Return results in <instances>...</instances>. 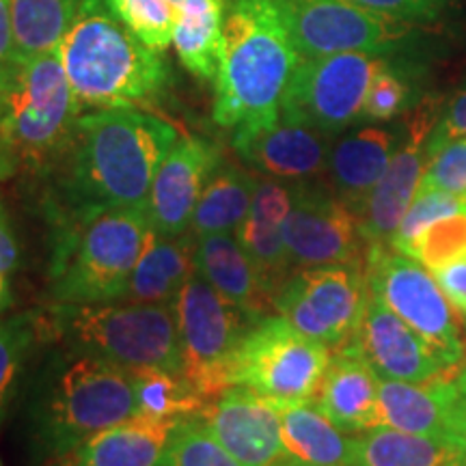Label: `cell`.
<instances>
[{
  "label": "cell",
  "instance_id": "cell-1",
  "mask_svg": "<svg viewBox=\"0 0 466 466\" xmlns=\"http://www.w3.org/2000/svg\"><path fill=\"white\" fill-rule=\"evenodd\" d=\"M177 141V127L143 108L80 115L67 154L44 179L50 242L108 209L147 208L156 173Z\"/></svg>",
  "mask_w": 466,
  "mask_h": 466
},
{
  "label": "cell",
  "instance_id": "cell-2",
  "mask_svg": "<svg viewBox=\"0 0 466 466\" xmlns=\"http://www.w3.org/2000/svg\"><path fill=\"white\" fill-rule=\"evenodd\" d=\"M138 415L132 371L58 348L31 382L26 404L33 453L61 462L102 430Z\"/></svg>",
  "mask_w": 466,
  "mask_h": 466
},
{
  "label": "cell",
  "instance_id": "cell-3",
  "mask_svg": "<svg viewBox=\"0 0 466 466\" xmlns=\"http://www.w3.org/2000/svg\"><path fill=\"white\" fill-rule=\"evenodd\" d=\"M56 55L83 113L151 106L171 85V67L162 52L127 31L106 0L80 3Z\"/></svg>",
  "mask_w": 466,
  "mask_h": 466
},
{
  "label": "cell",
  "instance_id": "cell-4",
  "mask_svg": "<svg viewBox=\"0 0 466 466\" xmlns=\"http://www.w3.org/2000/svg\"><path fill=\"white\" fill-rule=\"evenodd\" d=\"M80 115L56 52L0 66V182H44L67 154Z\"/></svg>",
  "mask_w": 466,
  "mask_h": 466
},
{
  "label": "cell",
  "instance_id": "cell-5",
  "mask_svg": "<svg viewBox=\"0 0 466 466\" xmlns=\"http://www.w3.org/2000/svg\"><path fill=\"white\" fill-rule=\"evenodd\" d=\"M299 63V50L272 0H227L214 121L233 130L279 119Z\"/></svg>",
  "mask_w": 466,
  "mask_h": 466
},
{
  "label": "cell",
  "instance_id": "cell-6",
  "mask_svg": "<svg viewBox=\"0 0 466 466\" xmlns=\"http://www.w3.org/2000/svg\"><path fill=\"white\" fill-rule=\"evenodd\" d=\"M39 339L56 341L74 352L91 354L124 370H162L184 374L173 305L97 302L52 305L35 313Z\"/></svg>",
  "mask_w": 466,
  "mask_h": 466
},
{
  "label": "cell",
  "instance_id": "cell-7",
  "mask_svg": "<svg viewBox=\"0 0 466 466\" xmlns=\"http://www.w3.org/2000/svg\"><path fill=\"white\" fill-rule=\"evenodd\" d=\"M149 231L147 208L108 209L83 229L50 242L48 302L97 305L124 300Z\"/></svg>",
  "mask_w": 466,
  "mask_h": 466
},
{
  "label": "cell",
  "instance_id": "cell-8",
  "mask_svg": "<svg viewBox=\"0 0 466 466\" xmlns=\"http://www.w3.org/2000/svg\"><path fill=\"white\" fill-rule=\"evenodd\" d=\"M330 357L333 350L302 335L285 318L264 316L244 333L229 380L275 406L313 400Z\"/></svg>",
  "mask_w": 466,
  "mask_h": 466
},
{
  "label": "cell",
  "instance_id": "cell-9",
  "mask_svg": "<svg viewBox=\"0 0 466 466\" xmlns=\"http://www.w3.org/2000/svg\"><path fill=\"white\" fill-rule=\"evenodd\" d=\"M182 371L209 401L231 387L229 374L242 337L261 318L236 307L192 272L173 302Z\"/></svg>",
  "mask_w": 466,
  "mask_h": 466
},
{
  "label": "cell",
  "instance_id": "cell-10",
  "mask_svg": "<svg viewBox=\"0 0 466 466\" xmlns=\"http://www.w3.org/2000/svg\"><path fill=\"white\" fill-rule=\"evenodd\" d=\"M365 279L370 294L404 319L447 363H466L458 313L428 268L387 244H374L367 247Z\"/></svg>",
  "mask_w": 466,
  "mask_h": 466
},
{
  "label": "cell",
  "instance_id": "cell-11",
  "mask_svg": "<svg viewBox=\"0 0 466 466\" xmlns=\"http://www.w3.org/2000/svg\"><path fill=\"white\" fill-rule=\"evenodd\" d=\"M367 302L365 266H319L291 272L272 309L302 335L337 352L352 341Z\"/></svg>",
  "mask_w": 466,
  "mask_h": 466
},
{
  "label": "cell",
  "instance_id": "cell-12",
  "mask_svg": "<svg viewBox=\"0 0 466 466\" xmlns=\"http://www.w3.org/2000/svg\"><path fill=\"white\" fill-rule=\"evenodd\" d=\"M374 52L300 58L281 104V116L337 137L363 115L371 78L382 67Z\"/></svg>",
  "mask_w": 466,
  "mask_h": 466
},
{
  "label": "cell",
  "instance_id": "cell-13",
  "mask_svg": "<svg viewBox=\"0 0 466 466\" xmlns=\"http://www.w3.org/2000/svg\"><path fill=\"white\" fill-rule=\"evenodd\" d=\"M300 58L341 52L389 50L406 33L404 22L348 0H272Z\"/></svg>",
  "mask_w": 466,
  "mask_h": 466
},
{
  "label": "cell",
  "instance_id": "cell-14",
  "mask_svg": "<svg viewBox=\"0 0 466 466\" xmlns=\"http://www.w3.org/2000/svg\"><path fill=\"white\" fill-rule=\"evenodd\" d=\"M285 247L291 272L319 266H365L367 244L357 214L330 184H294V203L285 220Z\"/></svg>",
  "mask_w": 466,
  "mask_h": 466
},
{
  "label": "cell",
  "instance_id": "cell-15",
  "mask_svg": "<svg viewBox=\"0 0 466 466\" xmlns=\"http://www.w3.org/2000/svg\"><path fill=\"white\" fill-rule=\"evenodd\" d=\"M439 121V104L425 100L404 124V141L395 149L389 168L374 186L357 212L360 236L367 247L391 244V238L404 218L408 206L415 199L425 168V147Z\"/></svg>",
  "mask_w": 466,
  "mask_h": 466
},
{
  "label": "cell",
  "instance_id": "cell-16",
  "mask_svg": "<svg viewBox=\"0 0 466 466\" xmlns=\"http://www.w3.org/2000/svg\"><path fill=\"white\" fill-rule=\"evenodd\" d=\"M380 380L434 382L460 365H450L415 330L370 294L365 316L348 346Z\"/></svg>",
  "mask_w": 466,
  "mask_h": 466
},
{
  "label": "cell",
  "instance_id": "cell-17",
  "mask_svg": "<svg viewBox=\"0 0 466 466\" xmlns=\"http://www.w3.org/2000/svg\"><path fill=\"white\" fill-rule=\"evenodd\" d=\"M231 145L244 165L289 184L324 175L333 147L330 137L283 116L233 127Z\"/></svg>",
  "mask_w": 466,
  "mask_h": 466
},
{
  "label": "cell",
  "instance_id": "cell-18",
  "mask_svg": "<svg viewBox=\"0 0 466 466\" xmlns=\"http://www.w3.org/2000/svg\"><path fill=\"white\" fill-rule=\"evenodd\" d=\"M217 143L203 137H179L156 173L147 199L151 231L175 238L188 231L206 184L223 162Z\"/></svg>",
  "mask_w": 466,
  "mask_h": 466
},
{
  "label": "cell",
  "instance_id": "cell-19",
  "mask_svg": "<svg viewBox=\"0 0 466 466\" xmlns=\"http://www.w3.org/2000/svg\"><path fill=\"white\" fill-rule=\"evenodd\" d=\"M199 419L242 466H270L285 456L279 408L253 389L231 384Z\"/></svg>",
  "mask_w": 466,
  "mask_h": 466
},
{
  "label": "cell",
  "instance_id": "cell-20",
  "mask_svg": "<svg viewBox=\"0 0 466 466\" xmlns=\"http://www.w3.org/2000/svg\"><path fill=\"white\" fill-rule=\"evenodd\" d=\"M389 247L428 270L466 253V197L417 190Z\"/></svg>",
  "mask_w": 466,
  "mask_h": 466
},
{
  "label": "cell",
  "instance_id": "cell-21",
  "mask_svg": "<svg viewBox=\"0 0 466 466\" xmlns=\"http://www.w3.org/2000/svg\"><path fill=\"white\" fill-rule=\"evenodd\" d=\"M291 203H294V184L272 177L259 179L248 217L236 231L238 240L258 268L264 288L272 299L291 275L288 247H285V220L289 217Z\"/></svg>",
  "mask_w": 466,
  "mask_h": 466
},
{
  "label": "cell",
  "instance_id": "cell-22",
  "mask_svg": "<svg viewBox=\"0 0 466 466\" xmlns=\"http://www.w3.org/2000/svg\"><path fill=\"white\" fill-rule=\"evenodd\" d=\"M378 389L380 378L370 365L350 348H341L330 357L313 401L341 432L359 434L380 425Z\"/></svg>",
  "mask_w": 466,
  "mask_h": 466
},
{
  "label": "cell",
  "instance_id": "cell-23",
  "mask_svg": "<svg viewBox=\"0 0 466 466\" xmlns=\"http://www.w3.org/2000/svg\"><path fill=\"white\" fill-rule=\"evenodd\" d=\"M398 145L400 132L380 126L354 127L333 143L326 175L330 188L354 214L380 182Z\"/></svg>",
  "mask_w": 466,
  "mask_h": 466
},
{
  "label": "cell",
  "instance_id": "cell-24",
  "mask_svg": "<svg viewBox=\"0 0 466 466\" xmlns=\"http://www.w3.org/2000/svg\"><path fill=\"white\" fill-rule=\"evenodd\" d=\"M195 270L236 307L253 318L268 316L272 296L268 294L258 268L242 248L236 233H212L197 240Z\"/></svg>",
  "mask_w": 466,
  "mask_h": 466
},
{
  "label": "cell",
  "instance_id": "cell-25",
  "mask_svg": "<svg viewBox=\"0 0 466 466\" xmlns=\"http://www.w3.org/2000/svg\"><path fill=\"white\" fill-rule=\"evenodd\" d=\"M177 421L134 415L91 436L58 466H156Z\"/></svg>",
  "mask_w": 466,
  "mask_h": 466
},
{
  "label": "cell",
  "instance_id": "cell-26",
  "mask_svg": "<svg viewBox=\"0 0 466 466\" xmlns=\"http://www.w3.org/2000/svg\"><path fill=\"white\" fill-rule=\"evenodd\" d=\"M197 238L190 231L167 238L149 231L141 258L134 266L124 302L173 305L195 272Z\"/></svg>",
  "mask_w": 466,
  "mask_h": 466
},
{
  "label": "cell",
  "instance_id": "cell-27",
  "mask_svg": "<svg viewBox=\"0 0 466 466\" xmlns=\"http://www.w3.org/2000/svg\"><path fill=\"white\" fill-rule=\"evenodd\" d=\"M350 466H466V456L447 439L378 425L352 436Z\"/></svg>",
  "mask_w": 466,
  "mask_h": 466
},
{
  "label": "cell",
  "instance_id": "cell-28",
  "mask_svg": "<svg viewBox=\"0 0 466 466\" xmlns=\"http://www.w3.org/2000/svg\"><path fill=\"white\" fill-rule=\"evenodd\" d=\"M281 439L288 456L305 466H350L352 436H346L313 400L279 404Z\"/></svg>",
  "mask_w": 466,
  "mask_h": 466
},
{
  "label": "cell",
  "instance_id": "cell-29",
  "mask_svg": "<svg viewBox=\"0 0 466 466\" xmlns=\"http://www.w3.org/2000/svg\"><path fill=\"white\" fill-rule=\"evenodd\" d=\"M227 0H179L173 46L182 66L199 80H217L225 55Z\"/></svg>",
  "mask_w": 466,
  "mask_h": 466
},
{
  "label": "cell",
  "instance_id": "cell-30",
  "mask_svg": "<svg viewBox=\"0 0 466 466\" xmlns=\"http://www.w3.org/2000/svg\"><path fill=\"white\" fill-rule=\"evenodd\" d=\"M259 179L223 160L203 188L188 231L199 240L212 233H236L248 217Z\"/></svg>",
  "mask_w": 466,
  "mask_h": 466
},
{
  "label": "cell",
  "instance_id": "cell-31",
  "mask_svg": "<svg viewBox=\"0 0 466 466\" xmlns=\"http://www.w3.org/2000/svg\"><path fill=\"white\" fill-rule=\"evenodd\" d=\"M442 378L425 384L380 380V389H378L380 425L401 430V432L447 439Z\"/></svg>",
  "mask_w": 466,
  "mask_h": 466
},
{
  "label": "cell",
  "instance_id": "cell-32",
  "mask_svg": "<svg viewBox=\"0 0 466 466\" xmlns=\"http://www.w3.org/2000/svg\"><path fill=\"white\" fill-rule=\"evenodd\" d=\"M15 56L35 58L56 52L83 0H9Z\"/></svg>",
  "mask_w": 466,
  "mask_h": 466
},
{
  "label": "cell",
  "instance_id": "cell-33",
  "mask_svg": "<svg viewBox=\"0 0 466 466\" xmlns=\"http://www.w3.org/2000/svg\"><path fill=\"white\" fill-rule=\"evenodd\" d=\"M138 415L158 419L199 417L212 404L186 374L149 370L134 374Z\"/></svg>",
  "mask_w": 466,
  "mask_h": 466
},
{
  "label": "cell",
  "instance_id": "cell-34",
  "mask_svg": "<svg viewBox=\"0 0 466 466\" xmlns=\"http://www.w3.org/2000/svg\"><path fill=\"white\" fill-rule=\"evenodd\" d=\"M156 466H242L214 439L199 417H184L175 423L167 450Z\"/></svg>",
  "mask_w": 466,
  "mask_h": 466
},
{
  "label": "cell",
  "instance_id": "cell-35",
  "mask_svg": "<svg viewBox=\"0 0 466 466\" xmlns=\"http://www.w3.org/2000/svg\"><path fill=\"white\" fill-rule=\"evenodd\" d=\"M106 5L147 48L165 52L173 44L179 14L175 0H106Z\"/></svg>",
  "mask_w": 466,
  "mask_h": 466
},
{
  "label": "cell",
  "instance_id": "cell-36",
  "mask_svg": "<svg viewBox=\"0 0 466 466\" xmlns=\"http://www.w3.org/2000/svg\"><path fill=\"white\" fill-rule=\"evenodd\" d=\"M39 339L35 313L0 318V419L15 395L26 357Z\"/></svg>",
  "mask_w": 466,
  "mask_h": 466
},
{
  "label": "cell",
  "instance_id": "cell-37",
  "mask_svg": "<svg viewBox=\"0 0 466 466\" xmlns=\"http://www.w3.org/2000/svg\"><path fill=\"white\" fill-rule=\"evenodd\" d=\"M412 108V85L400 69L387 63L378 69L367 89L360 119L391 121Z\"/></svg>",
  "mask_w": 466,
  "mask_h": 466
},
{
  "label": "cell",
  "instance_id": "cell-38",
  "mask_svg": "<svg viewBox=\"0 0 466 466\" xmlns=\"http://www.w3.org/2000/svg\"><path fill=\"white\" fill-rule=\"evenodd\" d=\"M419 190H445L466 197V137L447 141L428 156Z\"/></svg>",
  "mask_w": 466,
  "mask_h": 466
},
{
  "label": "cell",
  "instance_id": "cell-39",
  "mask_svg": "<svg viewBox=\"0 0 466 466\" xmlns=\"http://www.w3.org/2000/svg\"><path fill=\"white\" fill-rule=\"evenodd\" d=\"M447 417V441L458 445L466 456V363L442 378Z\"/></svg>",
  "mask_w": 466,
  "mask_h": 466
},
{
  "label": "cell",
  "instance_id": "cell-40",
  "mask_svg": "<svg viewBox=\"0 0 466 466\" xmlns=\"http://www.w3.org/2000/svg\"><path fill=\"white\" fill-rule=\"evenodd\" d=\"M348 3L400 22H430L441 14L447 0H348Z\"/></svg>",
  "mask_w": 466,
  "mask_h": 466
},
{
  "label": "cell",
  "instance_id": "cell-41",
  "mask_svg": "<svg viewBox=\"0 0 466 466\" xmlns=\"http://www.w3.org/2000/svg\"><path fill=\"white\" fill-rule=\"evenodd\" d=\"M462 137H466V80L450 100H447L445 108H442V113L439 115V121H436L434 130L428 138L425 154L432 156L434 151L442 147L447 141Z\"/></svg>",
  "mask_w": 466,
  "mask_h": 466
},
{
  "label": "cell",
  "instance_id": "cell-42",
  "mask_svg": "<svg viewBox=\"0 0 466 466\" xmlns=\"http://www.w3.org/2000/svg\"><path fill=\"white\" fill-rule=\"evenodd\" d=\"M430 272H432L436 283L441 285V289L445 291L453 309L460 316H466V253L432 268Z\"/></svg>",
  "mask_w": 466,
  "mask_h": 466
},
{
  "label": "cell",
  "instance_id": "cell-43",
  "mask_svg": "<svg viewBox=\"0 0 466 466\" xmlns=\"http://www.w3.org/2000/svg\"><path fill=\"white\" fill-rule=\"evenodd\" d=\"M22 266V244L17 240V233L11 225L7 208L0 199V272L11 275Z\"/></svg>",
  "mask_w": 466,
  "mask_h": 466
},
{
  "label": "cell",
  "instance_id": "cell-44",
  "mask_svg": "<svg viewBox=\"0 0 466 466\" xmlns=\"http://www.w3.org/2000/svg\"><path fill=\"white\" fill-rule=\"evenodd\" d=\"M15 56L14 22H11V3L0 0V66Z\"/></svg>",
  "mask_w": 466,
  "mask_h": 466
},
{
  "label": "cell",
  "instance_id": "cell-45",
  "mask_svg": "<svg viewBox=\"0 0 466 466\" xmlns=\"http://www.w3.org/2000/svg\"><path fill=\"white\" fill-rule=\"evenodd\" d=\"M9 305V288L7 281H5V275L0 272V309H5Z\"/></svg>",
  "mask_w": 466,
  "mask_h": 466
},
{
  "label": "cell",
  "instance_id": "cell-46",
  "mask_svg": "<svg viewBox=\"0 0 466 466\" xmlns=\"http://www.w3.org/2000/svg\"><path fill=\"white\" fill-rule=\"evenodd\" d=\"M270 466H305V464L299 462V460H294L291 456H288V453H285V456L279 458L277 462L270 464Z\"/></svg>",
  "mask_w": 466,
  "mask_h": 466
},
{
  "label": "cell",
  "instance_id": "cell-47",
  "mask_svg": "<svg viewBox=\"0 0 466 466\" xmlns=\"http://www.w3.org/2000/svg\"><path fill=\"white\" fill-rule=\"evenodd\" d=\"M175 3H177V5H179V0H175Z\"/></svg>",
  "mask_w": 466,
  "mask_h": 466
},
{
  "label": "cell",
  "instance_id": "cell-48",
  "mask_svg": "<svg viewBox=\"0 0 466 466\" xmlns=\"http://www.w3.org/2000/svg\"><path fill=\"white\" fill-rule=\"evenodd\" d=\"M0 466H3V464H0Z\"/></svg>",
  "mask_w": 466,
  "mask_h": 466
}]
</instances>
